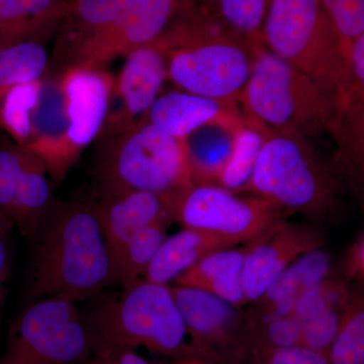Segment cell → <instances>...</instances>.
I'll list each match as a JSON object with an SVG mask.
<instances>
[{
    "label": "cell",
    "mask_w": 364,
    "mask_h": 364,
    "mask_svg": "<svg viewBox=\"0 0 364 364\" xmlns=\"http://www.w3.org/2000/svg\"><path fill=\"white\" fill-rule=\"evenodd\" d=\"M28 298L78 303L111 284V254L92 203L55 200L32 238Z\"/></svg>",
    "instance_id": "6da1fadb"
},
{
    "label": "cell",
    "mask_w": 364,
    "mask_h": 364,
    "mask_svg": "<svg viewBox=\"0 0 364 364\" xmlns=\"http://www.w3.org/2000/svg\"><path fill=\"white\" fill-rule=\"evenodd\" d=\"M181 0H72L48 72L105 69L129 53L155 44L176 21Z\"/></svg>",
    "instance_id": "7a4b0ae2"
},
{
    "label": "cell",
    "mask_w": 364,
    "mask_h": 364,
    "mask_svg": "<svg viewBox=\"0 0 364 364\" xmlns=\"http://www.w3.org/2000/svg\"><path fill=\"white\" fill-rule=\"evenodd\" d=\"M155 44L164 56L167 79L182 90L224 102L238 100L263 46L226 32L193 6L181 9Z\"/></svg>",
    "instance_id": "3957f363"
},
{
    "label": "cell",
    "mask_w": 364,
    "mask_h": 364,
    "mask_svg": "<svg viewBox=\"0 0 364 364\" xmlns=\"http://www.w3.org/2000/svg\"><path fill=\"white\" fill-rule=\"evenodd\" d=\"M85 317L95 358L144 347L171 358L200 359L169 286L139 280L100 301Z\"/></svg>",
    "instance_id": "277c9868"
},
{
    "label": "cell",
    "mask_w": 364,
    "mask_h": 364,
    "mask_svg": "<svg viewBox=\"0 0 364 364\" xmlns=\"http://www.w3.org/2000/svg\"><path fill=\"white\" fill-rule=\"evenodd\" d=\"M248 117L273 131L331 133L342 107L336 91L261 46L239 95Z\"/></svg>",
    "instance_id": "5b68a950"
},
{
    "label": "cell",
    "mask_w": 364,
    "mask_h": 364,
    "mask_svg": "<svg viewBox=\"0 0 364 364\" xmlns=\"http://www.w3.org/2000/svg\"><path fill=\"white\" fill-rule=\"evenodd\" d=\"M95 174L98 191L127 188L172 196L193 183L186 141L146 119L100 140Z\"/></svg>",
    "instance_id": "8992f818"
},
{
    "label": "cell",
    "mask_w": 364,
    "mask_h": 364,
    "mask_svg": "<svg viewBox=\"0 0 364 364\" xmlns=\"http://www.w3.org/2000/svg\"><path fill=\"white\" fill-rule=\"evenodd\" d=\"M269 51L346 100L347 65L320 0H270L261 30Z\"/></svg>",
    "instance_id": "52a82bcc"
},
{
    "label": "cell",
    "mask_w": 364,
    "mask_h": 364,
    "mask_svg": "<svg viewBox=\"0 0 364 364\" xmlns=\"http://www.w3.org/2000/svg\"><path fill=\"white\" fill-rule=\"evenodd\" d=\"M262 128L264 140L249 189L282 210L318 214L331 207L336 183L306 136Z\"/></svg>",
    "instance_id": "ba28073f"
},
{
    "label": "cell",
    "mask_w": 364,
    "mask_h": 364,
    "mask_svg": "<svg viewBox=\"0 0 364 364\" xmlns=\"http://www.w3.org/2000/svg\"><path fill=\"white\" fill-rule=\"evenodd\" d=\"M92 354L90 325L76 303L45 298L16 321L0 364H80Z\"/></svg>",
    "instance_id": "9c48e42d"
},
{
    "label": "cell",
    "mask_w": 364,
    "mask_h": 364,
    "mask_svg": "<svg viewBox=\"0 0 364 364\" xmlns=\"http://www.w3.org/2000/svg\"><path fill=\"white\" fill-rule=\"evenodd\" d=\"M66 130L55 149L43 160L50 178L61 182L82 151L104 128L114 79L105 69L72 67L56 75Z\"/></svg>",
    "instance_id": "30bf717a"
},
{
    "label": "cell",
    "mask_w": 364,
    "mask_h": 364,
    "mask_svg": "<svg viewBox=\"0 0 364 364\" xmlns=\"http://www.w3.org/2000/svg\"><path fill=\"white\" fill-rule=\"evenodd\" d=\"M172 219L235 244L252 241L279 221L282 210L259 198H241L210 182H193L172 196Z\"/></svg>",
    "instance_id": "8fae6325"
},
{
    "label": "cell",
    "mask_w": 364,
    "mask_h": 364,
    "mask_svg": "<svg viewBox=\"0 0 364 364\" xmlns=\"http://www.w3.org/2000/svg\"><path fill=\"white\" fill-rule=\"evenodd\" d=\"M170 289L200 359L221 364L252 360L250 322L238 306L196 287Z\"/></svg>",
    "instance_id": "7c38bea8"
},
{
    "label": "cell",
    "mask_w": 364,
    "mask_h": 364,
    "mask_svg": "<svg viewBox=\"0 0 364 364\" xmlns=\"http://www.w3.org/2000/svg\"><path fill=\"white\" fill-rule=\"evenodd\" d=\"M166 79V63L156 44L129 53L114 80L109 112L98 140L119 135L142 122Z\"/></svg>",
    "instance_id": "4fadbf2b"
},
{
    "label": "cell",
    "mask_w": 364,
    "mask_h": 364,
    "mask_svg": "<svg viewBox=\"0 0 364 364\" xmlns=\"http://www.w3.org/2000/svg\"><path fill=\"white\" fill-rule=\"evenodd\" d=\"M322 244V235L312 228L282 220L274 223L246 249L243 267L246 301L257 303L273 280L291 262Z\"/></svg>",
    "instance_id": "5bb4252c"
},
{
    "label": "cell",
    "mask_w": 364,
    "mask_h": 364,
    "mask_svg": "<svg viewBox=\"0 0 364 364\" xmlns=\"http://www.w3.org/2000/svg\"><path fill=\"white\" fill-rule=\"evenodd\" d=\"M92 203L104 231L109 254L136 232L171 223L172 196L136 189H107Z\"/></svg>",
    "instance_id": "9a60e30c"
},
{
    "label": "cell",
    "mask_w": 364,
    "mask_h": 364,
    "mask_svg": "<svg viewBox=\"0 0 364 364\" xmlns=\"http://www.w3.org/2000/svg\"><path fill=\"white\" fill-rule=\"evenodd\" d=\"M234 104L184 90L169 91L158 97L145 119L174 138L186 140L203 127L237 114Z\"/></svg>",
    "instance_id": "2e32d148"
},
{
    "label": "cell",
    "mask_w": 364,
    "mask_h": 364,
    "mask_svg": "<svg viewBox=\"0 0 364 364\" xmlns=\"http://www.w3.org/2000/svg\"><path fill=\"white\" fill-rule=\"evenodd\" d=\"M70 0H0V49L58 32Z\"/></svg>",
    "instance_id": "e0dca14e"
},
{
    "label": "cell",
    "mask_w": 364,
    "mask_h": 364,
    "mask_svg": "<svg viewBox=\"0 0 364 364\" xmlns=\"http://www.w3.org/2000/svg\"><path fill=\"white\" fill-rule=\"evenodd\" d=\"M234 245V242L219 235L183 228L163 241L143 279L168 286L169 282H176L208 254Z\"/></svg>",
    "instance_id": "ac0fdd59"
},
{
    "label": "cell",
    "mask_w": 364,
    "mask_h": 364,
    "mask_svg": "<svg viewBox=\"0 0 364 364\" xmlns=\"http://www.w3.org/2000/svg\"><path fill=\"white\" fill-rule=\"evenodd\" d=\"M332 261L329 254L318 247L296 258L277 277L262 298L259 310L279 316H291L301 291L330 279Z\"/></svg>",
    "instance_id": "d6986e66"
},
{
    "label": "cell",
    "mask_w": 364,
    "mask_h": 364,
    "mask_svg": "<svg viewBox=\"0 0 364 364\" xmlns=\"http://www.w3.org/2000/svg\"><path fill=\"white\" fill-rule=\"evenodd\" d=\"M230 248L208 254L177 279L176 284L203 289L240 308L247 303L243 289L246 249Z\"/></svg>",
    "instance_id": "ffe728a7"
},
{
    "label": "cell",
    "mask_w": 364,
    "mask_h": 364,
    "mask_svg": "<svg viewBox=\"0 0 364 364\" xmlns=\"http://www.w3.org/2000/svg\"><path fill=\"white\" fill-rule=\"evenodd\" d=\"M242 121L237 112L203 127L186 139L193 182L217 183L233 152Z\"/></svg>",
    "instance_id": "44dd1931"
},
{
    "label": "cell",
    "mask_w": 364,
    "mask_h": 364,
    "mask_svg": "<svg viewBox=\"0 0 364 364\" xmlns=\"http://www.w3.org/2000/svg\"><path fill=\"white\" fill-rule=\"evenodd\" d=\"M49 178L44 163L31 151L11 215L14 227L18 228L28 241L55 200Z\"/></svg>",
    "instance_id": "7402d4cb"
},
{
    "label": "cell",
    "mask_w": 364,
    "mask_h": 364,
    "mask_svg": "<svg viewBox=\"0 0 364 364\" xmlns=\"http://www.w3.org/2000/svg\"><path fill=\"white\" fill-rule=\"evenodd\" d=\"M169 223L153 225L136 232L111 252V284L127 289L143 279L151 261L167 237Z\"/></svg>",
    "instance_id": "603a6c76"
},
{
    "label": "cell",
    "mask_w": 364,
    "mask_h": 364,
    "mask_svg": "<svg viewBox=\"0 0 364 364\" xmlns=\"http://www.w3.org/2000/svg\"><path fill=\"white\" fill-rule=\"evenodd\" d=\"M270 0H196L203 16L226 32L254 45H263L261 30Z\"/></svg>",
    "instance_id": "cb8c5ba5"
},
{
    "label": "cell",
    "mask_w": 364,
    "mask_h": 364,
    "mask_svg": "<svg viewBox=\"0 0 364 364\" xmlns=\"http://www.w3.org/2000/svg\"><path fill=\"white\" fill-rule=\"evenodd\" d=\"M49 64L44 43H18L0 49V109L16 86L45 77Z\"/></svg>",
    "instance_id": "d4e9b609"
},
{
    "label": "cell",
    "mask_w": 364,
    "mask_h": 364,
    "mask_svg": "<svg viewBox=\"0 0 364 364\" xmlns=\"http://www.w3.org/2000/svg\"><path fill=\"white\" fill-rule=\"evenodd\" d=\"M263 140L262 126L249 117L243 119L237 129L233 152L217 184L236 193L249 189Z\"/></svg>",
    "instance_id": "484cf974"
},
{
    "label": "cell",
    "mask_w": 364,
    "mask_h": 364,
    "mask_svg": "<svg viewBox=\"0 0 364 364\" xmlns=\"http://www.w3.org/2000/svg\"><path fill=\"white\" fill-rule=\"evenodd\" d=\"M43 86L44 77L16 86L2 102L0 129L21 147L28 148L32 142V114L39 104Z\"/></svg>",
    "instance_id": "4316f807"
},
{
    "label": "cell",
    "mask_w": 364,
    "mask_h": 364,
    "mask_svg": "<svg viewBox=\"0 0 364 364\" xmlns=\"http://www.w3.org/2000/svg\"><path fill=\"white\" fill-rule=\"evenodd\" d=\"M330 134L347 172L364 182V104H345Z\"/></svg>",
    "instance_id": "83f0119b"
},
{
    "label": "cell",
    "mask_w": 364,
    "mask_h": 364,
    "mask_svg": "<svg viewBox=\"0 0 364 364\" xmlns=\"http://www.w3.org/2000/svg\"><path fill=\"white\" fill-rule=\"evenodd\" d=\"M252 343V360L255 356L277 349L301 345L303 323L298 318L279 316L258 310L249 317Z\"/></svg>",
    "instance_id": "f1b7e54d"
},
{
    "label": "cell",
    "mask_w": 364,
    "mask_h": 364,
    "mask_svg": "<svg viewBox=\"0 0 364 364\" xmlns=\"http://www.w3.org/2000/svg\"><path fill=\"white\" fill-rule=\"evenodd\" d=\"M327 355L332 364H364V294L349 298Z\"/></svg>",
    "instance_id": "f546056e"
},
{
    "label": "cell",
    "mask_w": 364,
    "mask_h": 364,
    "mask_svg": "<svg viewBox=\"0 0 364 364\" xmlns=\"http://www.w3.org/2000/svg\"><path fill=\"white\" fill-rule=\"evenodd\" d=\"M331 21L346 60L352 45L364 33V0H320Z\"/></svg>",
    "instance_id": "4dcf8cb0"
},
{
    "label": "cell",
    "mask_w": 364,
    "mask_h": 364,
    "mask_svg": "<svg viewBox=\"0 0 364 364\" xmlns=\"http://www.w3.org/2000/svg\"><path fill=\"white\" fill-rule=\"evenodd\" d=\"M30 153L18 144L0 143V210L9 220Z\"/></svg>",
    "instance_id": "1f68e13d"
},
{
    "label": "cell",
    "mask_w": 364,
    "mask_h": 364,
    "mask_svg": "<svg viewBox=\"0 0 364 364\" xmlns=\"http://www.w3.org/2000/svg\"><path fill=\"white\" fill-rule=\"evenodd\" d=\"M349 298L350 296L341 284L328 279L301 291L296 299L293 315L301 323H305L330 306H346Z\"/></svg>",
    "instance_id": "d6a6232c"
},
{
    "label": "cell",
    "mask_w": 364,
    "mask_h": 364,
    "mask_svg": "<svg viewBox=\"0 0 364 364\" xmlns=\"http://www.w3.org/2000/svg\"><path fill=\"white\" fill-rule=\"evenodd\" d=\"M345 308L346 306H330L324 312L303 323L301 345L327 354L338 333Z\"/></svg>",
    "instance_id": "836d02e7"
},
{
    "label": "cell",
    "mask_w": 364,
    "mask_h": 364,
    "mask_svg": "<svg viewBox=\"0 0 364 364\" xmlns=\"http://www.w3.org/2000/svg\"><path fill=\"white\" fill-rule=\"evenodd\" d=\"M349 102L364 104V33L353 43L347 58V93L344 105Z\"/></svg>",
    "instance_id": "e575fe53"
},
{
    "label": "cell",
    "mask_w": 364,
    "mask_h": 364,
    "mask_svg": "<svg viewBox=\"0 0 364 364\" xmlns=\"http://www.w3.org/2000/svg\"><path fill=\"white\" fill-rule=\"evenodd\" d=\"M253 364H332L327 354L303 345L277 349L255 356Z\"/></svg>",
    "instance_id": "d590c367"
},
{
    "label": "cell",
    "mask_w": 364,
    "mask_h": 364,
    "mask_svg": "<svg viewBox=\"0 0 364 364\" xmlns=\"http://www.w3.org/2000/svg\"><path fill=\"white\" fill-rule=\"evenodd\" d=\"M11 269V254L6 237H0V329H1L2 310L6 299V284Z\"/></svg>",
    "instance_id": "8d00e7d4"
},
{
    "label": "cell",
    "mask_w": 364,
    "mask_h": 364,
    "mask_svg": "<svg viewBox=\"0 0 364 364\" xmlns=\"http://www.w3.org/2000/svg\"><path fill=\"white\" fill-rule=\"evenodd\" d=\"M102 359H105L109 364H150L142 356L139 355L136 350L117 352L109 358Z\"/></svg>",
    "instance_id": "74e56055"
},
{
    "label": "cell",
    "mask_w": 364,
    "mask_h": 364,
    "mask_svg": "<svg viewBox=\"0 0 364 364\" xmlns=\"http://www.w3.org/2000/svg\"><path fill=\"white\" fill-rule=\"evenodd\" d=\"M14 228V224L6 215L0 210V237H6V235Z\"/></svg>",
    "instance_id": "f35d334b"
},
{
    "label": "cell",
    "mask_w": 364,
    "mask_h": 364,
    "mask_svg": "<svg viewBox=\"0 0 364 364\" xmlns=\"http://www.w3.org/2000/svg\"><path fill=\"white\" fill-rule=\"evenodd\" d=\"M358 262L359 269H360L361 273L364 275V240L358 251Z\"/></svg>",
    "instance_id": "ab89813d"
},
{
    "label": "cell",
    "mask_w": 364,
    "mask_h": 364,
    "mask_svg": "<svg viewBox=\"0 0 364 364\" xmlns=\"http://www.w3.org/2000/svg\"><path fill=\"white\" fill-rule=\"evenodd\" d=\"M176 364H213L208 363L207 360H203V359H188V360L181 361V363H178Z\"/></svg>",
    "instance_id": "60d3db41"
},
{
    "label": "cell",
    "mask_w": 364,
    "mask_h": 364,
    "mask_svg": "<svg viewBox=\"0 0 364 364\" xmlns=\"http://www.w3.org/2000/svg\"><path fill=\"white\" fill-rule=\"evenodd\" d=\"M80 364H109L105 359L95 358L93 359H87L85 363Z\"/></svg>",
    "instance_id": "b9f144b4"
},
{
    "label": "cell",
    "mask_w": 364,
    "mask_h": 364,
    "mask_svg": "<svg viewBox=\"0 0 364 364\" xmlns=\"http://www.w3.org/2000/svg\"><path fill=\"white\" fill-rule=\"evenodd\" d=\"M196 0H181L182 6H193Z\"/></svg>",
    "instance_id": "7bdbcfd3"
},
{
    "label": "cell",
    "mask_w": 364,
    "mask_h": 364,
    "mask_svg": "<svg viewBox=\"0 0 364 364\" xmlns=\"http://www.w3.org/2000/svg\"><path fill=\"white\" fill-rule=\"evenodd\" d=\"M70 1H72V0H70Z\"/></svg>",
    "instance_id": "ee69618b"
}]
</instances>
